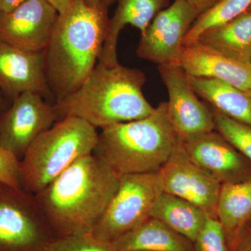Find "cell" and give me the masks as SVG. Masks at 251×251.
<instances>
[{
  "mask_svg": "<svg viewBox=\"0 0 251 251\" xmlns=\"http://www.w3.org/2000/svg\"><path fill=\"white\" fill-rule=\"evenodd\" d=\"M120 185V176L94 153L77 160L35 193L57 239L90 233Z\"/></svg>",
  "mask_w": 251,
  "mask_h": 251,
  "instance_id": "6da1fadb",
  "label": "cell"
},
{
  "mask_svg": "<svg viewBox=\"0 0 251 251\" xmlns=\"http://www.w3.org/2000/svg\"><path fill=\"white\" fill-rule=\"evenodd\" d=\"M108 9L75 0L59 14L44 50L54 104L76 91L97 66L108 34Z\"/></svg>",
  "mask_w": 251,
  "mask_h": 251,
  "instance_id": "7a4b0ae2",
  "label": "cell"
},
{
  "mask_svg": "<svg viewBox=\"0 0 251 251\" xmlns=\"http://www.w3.org/2000/svg\"><path fill=\"white\" fill-rule=\"evenodd\" d=\"M145 82L140 69L99 63L76 91L53 104L58 121L76 117L103 129L145 118L155 110L144 97Z\"/></svg>",
  "mask_w": 251,
  "mask_h": 251,
  "instance_id": "3957f363",
  "label": "cell"
},
{
  "mask_svg": "<svg viewBox=\"0 0 251 251\" xmlns=\"http://www.w3.org/2000/svg\"><path fill=\"white\" fill-rule=\"evenodd\" d=\"M176 139L163 102L145 118L103 128L93 153L119 176L153 173L168 161Z\"/></svg>",
  "mask_w": 251,
  "mask_h": 251,
  "instance_id": "277c9868",
  "label": "cell"
},
{
  "mask_svg": "<svg viewBox=\"0 0 251 251\" xmlns=\"http://www.w3.org/2000/svg\"><path fill=\"white\" fill-rule=\"evenodd\" d=\"M97 128L76 117L59 120L39 135L20 161L23 189L35 193L50 184L73 163L94 153Z\"/></svg>",
  "mask_w": 251,
  "mask_h": 251,
  "instance_id": "5b68a950",
  "label": "cell"
},
{
  "mask_svg": "<svg viewBox=\"0 0 251 251\" xmlns=\"http://www.w3.org/2000/svg\"><path fill=\"white\" fill-rule=\"evenodd\" d=\"M162 193L160 171L120 176L118 189L91 234L110 245L150 218L153 203Z\"/></svg>",
  "mask_w": 251,
  "mask_h": 251,
  "instance_id": "8992f818",
  "label": "cell"
},
{
  "mask_svg": "<svg viewBox=\"0 0 251 251\" xmlns=\"http://www.w3.org/2000/svg\"><path fill=\"white\" fill-rule=\"evenodd\" d=\"M56 239L35 194L0 183V251H44Z\"/></svg>",
  "mask_w": 251,
  "mask_h": 251,
  "instance_id": "52a82bcc",
  "label": "cell"
},
{
  "mask_svg": "<svg viewBox=\"0 0 251 251\" xmlns=\"http://www.w3.org/2000/svg\"><path fill=\"white\" fill-rule=\"evenodd\" d=\"M57 121L53 104L44 97L21 94L0 112V146L21 160L31 143Z\"/></svg>",
  "mask_w": 251,
  "mask_h": 251,
  "instance_id": "ba28073f",
  "label": "cell"
},
{
  "mask_svg": "<svg viewBox=\"0 0 251 251\" xmlns=\"http://www.w3.org/2000/svg\"><path fill=\"white\" fill-rule=\"evenodd\" d=\"M160 174L163 193L192 203L209 217L217 219L221 184L191 159L179 138Z\"/></svg>",
  "mask_w": 251,
  "mask_h": 251,
  "instance_id": "9c48e42d",
  "label": "cell"
},
{
  "mask_svg": "<svg viewBox=\"0 0 251 251\" xmlns=\"http://www.w3.org/2000/svg\"><path fill=\"white\" fill-rule=\"evenodd\" d=\"M158 69L169 94L168 117L177 138L184 142L215 130L212 110L198 99L184 70L176 64Z\"/></svg>",
  "mask_w": 251,
  "mask_h": 251,
  "instance_id": "30bf717a",
  "label": "cell"
},
{
  "mask_svg": "<svg viewBox=\"0 0 251 251\" xmlns=\"http://www.w3.org/2000/svg\"><path fill=\"white\" fill-rule=\"evenodd\" d=\"M198 16L186 1L175 0L141 34L137 55L158 65L178 64L185 36Z\"/></svg>",
  "mask_w": 251,
  "mask_h": 251,
  "instance_id": "8fae6325",
  "label": "cell"
},
{
  "mask_svg": "<svg viewBox=\"0 0 251 251\" xmlns=\"http://www.w3.org/2000/svg\"><path fill=\"white\" fill-rule=\"evenodd\" d=\"M58 15L47 0H25L0 18V41L25 50L44 51Z\"/></svg>",
  "mask_w": 251,
  "mask_h": 251,
  "instance_id": "7c38bea8",
  "label": "cell"
},
{
  "mask_svg": "<svg viewBox=\"0 0 251 251\" xmlns=\"http://www.w3.org/2000/svg\"><path fill=\"white\" fill-rule=\"evenodd\" d=\"M0 90L11 100L25 92L54 104L44 68V51H29L0 41Z\"/></svg>",
  "mask_w": 251,
  "mask_h": 251,
  "instance_id": "4fadbf2b",
  "label": "cell"
},
{
  "mask_svg": "<svg viewBox=\"0 0 251 251\" xmlns=\"http://www.w3.org/2000/svg\"><path fill=\"white\" fill-rule=\"evenodd\" d=\"M183 144L191 159L221 184L249 179L246 176L247 165L240 153L219 132L203 133Z\"/></svg>",
  "mask_w": 251,
  "mask_h": 251,
  "instance_id": "5bb4252c",
  "label": "cell"
},
{
  "mask_svg": "<svg viewBox=\"0 0 251 251\" xmlns=\"http://www.w3.org/2000/svg\"><path fill=\"white\" fill-rule=\"evenodd\" d=\"M178 65L188 76L216 79L239 90H251V63L237 62L199 41L183 46Z\"/></svg>",
  "mask_w": 251,
  "mask_h": 251,
  "instance_id": "9a60e30c",
  "label": "cell"
},
{
  "mask_svg": "<svg viewBox=\"0 0 251 251\" xmlns=\"http://www.w3.org/2000/svg\"><path fill=\"white\" fill-rule=\"evenodd\" d=\"M171 0H118L113 17L109 21L108 34L99 63L105 67L119 65L117 42L120 31L127 25L139 29L143 34L150 23Z\"/></svg>",
  "mask_w": 251,
  "mask_h": 251,
  "instance_id": "2e32d148",
  "label": "cell"
},
{
  "mask_svg": "<svg viewBox=\"0 0 251 251\" xmlns=\"http://www.w3.org/2000/svg\"><path fill=\"white\" fill-rule=\"evenodd\" d=\"M110 246L115 251H196L191 241L151 217Z\"/></svg>",
  "mask_w": 251,
  "mask_h": 251,
  "instance_id": "e0dca14e",
  "label": "cell"
},
{
  "mask_svg": "<svg viewBox=\"0 0 251 251\" xmlns=\"http://www.w3.org/2000/svg\"><path fill=\"white\" fill-rule=\"evenodd\" d=\"M251 215V177L237 183L221 184L217 219L224 228L229 249H235L243 227Z\"/></svg>",
  "mask_w": 251,
  "mask_h": 251,
  "instance_id": "ac0fdd59",
  "label": "cell"
},
{
  "mask_svg": "<svg viewBox=\"0 0 251 251\" xmlns=\"http://www.w3.org/2000/svg\"><path fill=\"white\" fill-rule=\"evenodd\" d=\"M198 41L234 60L251 64V10L204 31Z\"/></svg>",
  "mask_w": 251,
  "mask_h": 251,
  "instance_id": "d6986e66",
  "label": "cell"
},
{
  "mask_svg": "<svg viewBox=\"0 0 251 251\" xmlns=\"http://www.w3.org/2000/svg\"><path fill=\"white\" fill-rule=\"evenodd\" d=\"M188 78L196 94L210 103L212 108L251 126V97L247 92L216 79L188 75Z\"/></svg>",
  "mask_w": 251,
  "mask_h": 251,
  "instance_id": "ffe728a7",
  "label": "cell"
},
{
  "mask_svg": "<svg viewBox=\"0 0 251 251\" xmlns=\"http://www.w3.org/2000/svg\"><path fill=\"white\" fill-rule=\"evenodd\" d=\"M150 216L164 223L193 244L209 217L192 203L163 192L153 203Z\"/></svg>",
  "mask_w": 251,
  "mask_h": 251,
  "instance_id": "44dd1931",
  "label": "cell"
},
{
  "mask_svg": "<svg viewBox=\"0 0 251 251\" xmlns=\"http://www.w3.org/2000/svg\"><path fill=\"white\" fill-rule=\"evenodd\" d=\"M251 5V0H220L196 18L185 36L184 46L197 41L200 36L208 29L232 21L247 11Z\"/></svg>",
  "mask_w": 251,
  "mask_h": 251,
  "instance_id": "7402d4cb",
  "label": "cell"
},
{
  "mask_svg": "<svg viewBox=\"0 0 251 251\" xmlns=\"http://www.w3.org/2000/svg\"><path fill=\"white\" fill-rule=\"evenodd\" d=\"M216 131L251 161V126L238 122L212 108Z\"/></svg>",
  "mask_w": 251,
  "mask_h": 251,
  "instance_id": "603a6c76",
  "label": "cell"
},
{
  "mask_svg": "<svg viewBox=\"0 0 251 251\" xmlns=\"http://www.w3.org/2000/svg\"><path fill=\"white\" fill-rule=\"evenodd\" d=\"M193 245L196 251H229L221 223L210 217L206 220Z\"/></svg>",
  "mask_w": 251,
  "mask_h": 251,
  "instance_id": "cb8c5ba5",
  "label": "cell"
},
{
  "mask_svg": "<svg viewBox=\"0 0 251 251\" xmlns=\"http://www.w3.org/2000/svg\"><path fill=\"white\" fill-rule=\"evenodd\" d=\"M44 251H115L111 246L97 240L86 233L56 239Z\"/></svg>",
  "mask_w": 251,
  "mask_h": 251,
  "instance_id": "d4e9b609",
  "label": "cell"
},
{
  "mask_svg": "<svg viewBox=\"0 0 251 251\" xmlns=\"http://www.w3.org/2000/svg\"><path fill=\"white\" fill-rule=\"evenodd\" d=\"M20 161L21 160L14 153L0 146V183L15 188H21Z\"/></svg>",
  "mask_w": 251,
  "mask_h": 251,
  "instance_id": "484cf974",
  "label": "cell"
},
{
  "mask_svg": "<svg viewBox=\"0 0 251 251\" xmlns=\"http://www.w3.org/2000/svg\"><path fill=\"white\" fill-rule=\"evenodd\" d=\"M198 14H202L217 4L220 0H184Z\"/></svg>",
  "mask_w": 251,
  "mask_h": 251,
  "instance_id": "4316f807",
  "label": "cell"
},
{
  "mask_svg": "<svg viewBox=\"0 0 251 251\" xmlns=\"http://www.w3.org/2000/svg\"><path fill=\"white\" fill-rule=\"evenodd\" d=\"M25 0H0V18L9 14Z\"/></svg>",
  "mask_w": 251,
  "mask_h": 251,
  "instance_id": "83f0119b",
  "label": "cell"
},
{
  "mask_svg": "<svg viewBox=\"0 0 251 251\" xmlns=\"http://www.w3.org/2000/svg\"><path fill=\"white\" fill-rule=\"evenodd\" d=\"M234 251H251V232L239 236Z\"/></svg>",
  "mask_w": 251,
  "mask_h": 251,
  "instance_id": "f1b7e54d",
  "label": "cell"
},
{
  "mask_svg": "<svg viewBox=\"0 0 251 251\" xmlns=\"http://www.w3.org/2000/svg\"><path fill=\"white\" fill-rule=\"evenodd\" d=\"M47 1L57 10L59 14H62L67 11L75 0H47Z\"/></svg>",
  "mask_w": 251,
  "mask_h": 251,
  "instance_id": "f546056e",
  "label": "cell"
},
{
  "mask_svg": "<svg viewBox=\"0 0 251 251\" xmlns=\"http://www.w3.org/2000/svg\"><path fill=\"white\" fill-rule=\"evenodd\" d=\"M83 1L86 4L92 7L108 9V6L113 4L115 0H83Z\"/></svg>",
  "mask_w": 251,
  "mask_h": 251,
  "instance_id": "4dcf8cb0",
  "label": "cell"
},
{
  "mask_svg": "<svg viewBox=\"0 0 251 251\" xmlns=\"http://www.w3.org/2000/svg\"><path fill=\"white\" fill-rule=\"evenodd\" d=\"M9 107L8 105V102L6 100V98L5 97L4 94L1 92V91L0 90V112L2 111V110H6V108Z\"/></svg>",
  "mask_w": 251,
  "mask_h": 251,
  "instance_id": "1f68e13d",
  "label": "cell"
},
{
  "mask_svg": "<svg viewBox=\"0 0 251 251\" xmlns=\"http://www.w3.org/2000/svg\"><path fill=\"white\" fill-rule=\"evenodd\" d=\"M247 93L249 94V96L251 97V90L249 91V92H248Z\"/></svg>",
  "mask_w": 251,
  "mask_h": 251,
  "instance_id": "d6a6232c",
  "label": "cell"
},
{
  "mask_svg": "<svg viewBox=\"0 0 251 251\" xmlns=\"http://www.w3.org/2000/svg\"><path fill=\"white\" fill-rule=\"evenodd\" d=\"M249 221H250L251 222V215L250 216V219H249Z\"/></svg>",
  "mask_w": 251,
  "mask_h": 251,
  "instance_id": "836d02e7",
  "label": "cell"
},
{
  "mask_svg": "<svg viewBox=\"0 0 251 251\" xmlns=\"http://www.w3.org/2000/svg\"><path fill=\"white\" fill-rule=\"evenodd\" d=\"M248 10H251V5L250 7H249V9H248ZM248 10H247V11H248Z\"/></svg>",
  "mask_w": 251,
  "mask_h": 251,
  "instance_id": "e575fe53",
  "label": "cell"
}]
</instances>
